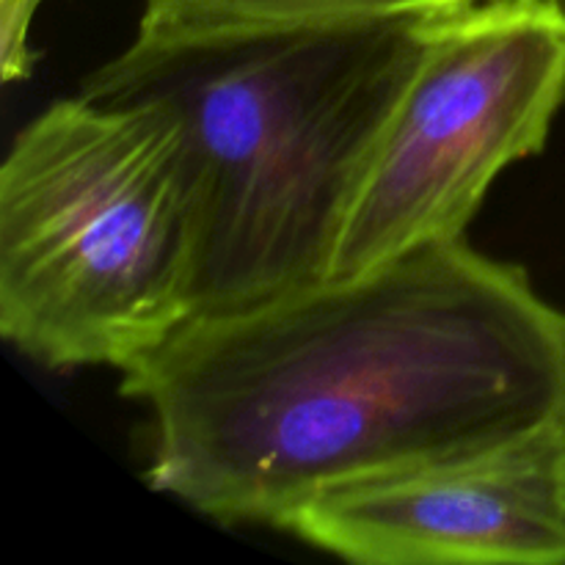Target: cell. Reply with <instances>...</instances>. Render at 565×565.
Masks as SVG:
<instances>
[{"instance_id":"cell-4","label":"cell","mask_w":565,"mask_h":565,"mask_svg":"<svg viewBox=\"0 0 565 565\" xmlns=\"http://www.w3.org/2000/svg\"><path fill=\"white\" fill-rule=\"evenodd\" d=\"M563 105V0L439 11L329 279H356L419 246L463 237L497 177L546 147Z\"/></svg>"},{"instance_id":"cell-7","label":"cell","mask_w":565,"mask_h":565,"mask_svg":"<svg viewBox=\"0 0 565 565\" xmlns=\"http://www.w3.org/2000/svg\"><path fill=\"white\" fill-rule=\"evenodd\" d=\"M42 0H0V64L3 81L14 83L31 72V50L28 31Z\"/></svg>"},{"instance_id":"cell-6","label":"cell","mask_w":565,"mask_h":565,"mask_svg":"<svg viewBox=\"0 0 565 565\" xmlns=\"http://www.w3.org/2000/svg\"><path fill=\"white\" fill-rule=\"evenodd\" d=\"M467 3L475 0H143L136 39L119 55L149 58L259 33L439 14Z\"/></svg>"},{"instance_id":"cell-3","label":"cell","mask_w":565,"mask_h":565,"mask_svg":"<svg viewBox=\"0 0 565 565\" xmlns=\"http://www.w3.org/2000/svg\"><path fill=\"white\" fill-rule=\"evenodd\" d=\"M182 121L152 92L58 99L0 166V331L50 367L130 370L196 312Z\"/></svg>"},{"instance_id":"cell-1","label":"cell","mask_w":565,"mask_h":565,"mask_svg":"<svg viewBox=\"0 0 565 565\" xmlns=\"http://www.w3.org/2000/svg\"><path fill=\"white\" fill-rule=\"evenodd\" d=\"M121 395L152 417L154 491L276 527L329 489L565 430V309L452 237L193 315Z\"/></svg>"},{"instance_id":"cell-2","label":"cell","mask_w":565,"mask_h":565,"mask_svg":"<svg viewBox=\"0 0 565 565\" xmlns=\"http://www.w3.org/2000/svg\"><path fill=\"white\" fill-rule=\"evenodd\" d=\"M434 17L116 55L83 83L88 97L152 92L180 116L199 221L193 315L329 279Z\"/></svg>"},{"instance_id":"cell-5","label":"cell","mask_w":565,"mask_h":565,"mask_svg":"<svg viewBox=\"0 0 565 565\" xmlns=\"http://www.w3.org/2000/svg\"><path fill=\"white\" fill-rule=\"evenodd\" d=\"M276 527L362 565H561L565 430L329 489Z\"/></svg>"}]
</instances>
